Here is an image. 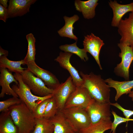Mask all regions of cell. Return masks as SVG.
Masks as SVG:
<instances>
[{"instance_id": "obj_31", "label": "cell", "mask_w": 133, "mask_h": 133, "mask_svg": "<svg viewBox=\"0 0 133 133\" xmlns=\"http://www.w3.org/2000/svg\"><path fill=\"white\" fill-rule=\"evenodd\" d=\"M110 104L115 107L122 111L126 118H130L131 116L133 115V110L125 109L117 103H112L110 102Z\"/></svg>"}, {"instance_id": "obj_29", "label": "cell", "mask_w": 133, "mask_h": 133, "mask_svg": "<svg viewBox=\"0 0 133 133\" xmlns=\"http://www.w3.org/2000/svg\"><path fill=\"white\" fill-rule=\"evenodd\" d=\"M50 98L45 100L39 104L32 112L35 119H39L44 118L45 109Z\"/></svg>"}, {"instance_id": "obj_30", "label": "cell", "mask_w": 133, "mask_h": 133, "mask_svg": "<svg viewBox=\"0 0 133 133\" xmlns=\"http://www.w3.org/2000/svg\"><path fill=\"white\" fill-rule=\"evenodd\" d=\"M111 113L113 115L114 118V121L112 124L111 129L112 133H116V128L119 124L129 121H133V119L127 118L119 116L113 110L112 111Z\"/></svg>"}, {"instance_id": "obj_12", "label": "cell", "mask_w": 133, "mask_h": 133, "mask_svg": "<svg viewBox=\"0 0 133 133\" xmlns=\"http://www.w3.org/2000/svg\"><path fill=\"white\" fill-rule=\"evenodd\" d=\"M73 54L69 52H60L59 55L54 59L60 66L67 70L71 77L73 82L76 87L82 86L83 81L77 70L71 64L70 60Z\"/></svg>"}, {"instance_id": "obj_4", "label": "cell", "mask_w": 133, "mask_h": 133, "mask_svg": "<svg viewBox=\"0 0 133 133\" xmlns=\"http://www.w3.org/2000/svg\"><path fill=\"white\" fill-rule=\"evenodd\" d=\"M62 111L69 122L78 132L80 130L87 127L91 123L90 118L85 109L74 107L64 108Z\"/></svg>"}, {"instance_id": "obj_34", "label": "cell", "mask_w": 133, "mask_h": 133, "mask_svg": "<svg viewBox=\"0 0 133 133\" xmlns=\"http://www.w3.org/2000/svg\"><path fill=\"white\" fill-rule=\"evenodd\" d=\"M8 0H0V4L2 5L4 7L7 8H8L7 2Z\"/></svg>"}, {"instance_id": "obj_20", "label": "cell", "mask_w": 133, "mask_h": 133, "mask_svg": "<svg viewBox=\"0 0 133 133\" xmlns=\"http://www.w3.org/2000/svg\"><path fill=\"white\" fill-rule=\"evenodd\" d=\"M112 122L110 117L102 118L98 122L91 123L87 127L81 129L78 133H104L106 131L111 129Z\"/></svg>"}, {"instance_id": "obj_19", "label": "cell", "mask_w": 133, "mask_h": 133, "mask_svg": "<svg viewBox=\"0 0 133 133\" xmlns=\"http://www.w3.org/2000/svg\"><path fill=\"white\" fill-rule=\"evenodd\" d=\"M98 0H89L83 1L76 0L74 5L76 9L81 12L84 17L87 19L93 18L95 15V10L98 4Z\"/></svg>"}, {"instance_id": "obj_16", "label": "cell", "mask_w": 133, "mask_h": 133, "mask_svg": "<svg viewBox=\"0 0 133 133\" xmlns=\"http://www.w3.org/2000/svg\"><path fill=\"white\" fill-rule=\"evenodd\" d=\"M54 126L53 133H78L65 116L62 111L50 119Z\"/></svg>"}, {"instance_id": "obj_33", "label": "cell", "mask_w": 133, "mask_h": 133, "mask_svg": "<svg viewBox=\"0 0 133 133\" xmlns=\"http://www.w3.org/2000/svg\"><path fill=\"white\" fill-rule=\"evenodd\" d=\"M8 54V52L6 50L2 49L1 46H0V57L2 55H5L7 56Z\"/></svg>"}, {"instance_id": "obj_8", "label": "cell", "mask_w": 133, "mask_h": 133, "mask_svg": "<svg viewBox=\"0 0 133 133\" xmlns=\"http://www.w3.org/2000/svg\"><path fill=\"white\" fill-rule=\"evenodd\" d=\"M110 103H101L93 99L85 108L91 123H97L102 118L110 117Z\"/></svg>"}, {"instance_id": "obj_24", "label": "cell", "mask_w": 133, "mask_h": 133, "mask_svg": "<svg viewBox=\"0 0 133 133\" xmlns=\"http://www.w3.org/2000/svg\"><path fill=\"white\" fill-rule=\"evenodd\" d=\"M54 126L50 119H35L34 128L31 133H53Z\"/></svg>"}, {"instance_id": "obj_5", "label": "cell", "mask_w": 133, "mask_h": 133, "mask_svg": "<svg viewBox=\"0 0 133 133\" xmlns=\"http://www.w3.org/2000/svg\"><path fill=\"white\" fill-rule=\"evenodd\" d=\"M21 74L24 82L35 95L43 97L52 94L54 90L48 87L41 79L27 68L24 70Z\"/></svg>"}, {"instance_id": "obj_26", "label": "cell", "mask_w": 133, "mask_h": 133, "mask_svg": "<svg viewBox=\"0 0 133 133\" xmlns=\"http://www.w3.org/2000/svg\"><path fill=\"white\" fill-rule=\"evenodd\" d=\"M28 43V49L27 53L23 59L25 65L30 62L35 61L36 49L35 42L36 39L32 33H30L26 36Z\"/></svg>"}, {"instance_id": "obj_14", "label": "cell", "mask_w": 133, "mask_h": 133, "mask_svg": "<svg viewBox=\"0 0 133 133\" xmlns=\"http://www.w3.org/2000/svg\"><path fill=\"white\" fill-rule=\"evenodd\" d=\"M36 0H10L8 8V18L21 16L29 11L31 6Z\"/></svg>"}, {"instance_id": "obj_32", "label": "cell", "mask_w": 133, "mask_h": 133, "mask_svg": "<svg viewBox=\"0 0 133 133\" xmlns=\"http://www.w3.org/2000/svg\"><path fill=\"white\" fill-rule=\"evenodd\" d=\"M8 8L0 4V20L5 22L8 18Z\"/></svg>"}, {"instance_id": "obj_22", "label": "cell", "mask_w": 133, "mask_h": 133, "mask_svg": "<svg viewBox=\"0 0 133 133\" xmlns=\"http://www.w3.org/2000/svg\"><path fill=\"white\" fill-rule=\"evenodd\" d=\"M64 18L65 24L58 31V33L61 37H68L77 41L78 38L73 32V30L74 29L73 25L79 20V17L77 15H75L70 17L65 16L64 17Z\"/></svg>"}, {"instance_id": "obj_10", "label": "cell", "mask_w": 133, "mask_h": 133, "mask_svg": "<svg viewBox=\"0 0 133 133\" xmlns=\"http://www.w3.org/2000/svg\"><path fill=\"white\" fill-rule=\"evenodd\" d=\"M27 68L35 76L41 79L49 88L54 89L60 84L56 77L52 73L38 66L35 61L26 64Z\"/></svg>"}, {"instance_id": "obj_1", "label": "cell", "mask_w": 133, "mask_h": 133, "mask_svg": "<svg viewBox=\"0 0 133 133\" xmlns=\"http://www.w3.org/2000/svg\"><path fill=\"white\" fill-rule=\"evenodd\" d=\"M79 74L83 81L82 87L87 89L93 99L101 103L110 102V87L100 75L92 72L89 74H85L82 72Z\"/></svg>"}, {"instance_id": "obj_25", "label": "cell", "mask_w": 133, "mask_h": 133, "mask_svg": "<svg viewBox=\"0 0 133 133\" xmlns=\"http://www.w3.org/2000/svg\"><path fill=\"white\" fill-rule=\"evenodd\" d=\"M77 41L73 44H65L60 46L59 49L65 52L73 53L78 56L82 60L87 61L88 57L87 54V52L84 49H81L77 45Z\"/></svg>"}, {"instance_id": "obj_15", "label": "cell", "mask_w": 133, "mask_h": 133, "mask_svg": "<svg viewBox=\"0 0 133 133\" xmlns=\"http://www.w3.org/2000/svg\"><path fill=\"white\" fill-rule=\"evenodd\" d=\"M0 85L2 87L0 98L3 97L5 94L18 97L10 86V84L13 82H15L17 85L18 84V81L14 75L6 68H0Z\"/></svg>"}, {"instance_id": "obj_3", "label": "cell", "mask_w": 133, "mask_h": 133, "mask_svg": "<svg viewBox=\"0 0 133 133\" xmlns=\"http://www.w3.org/2000/svg\"><path fill=\"white\" fill-rule=\"evenodd\" d=\"M13 75L18 81V84L17 85L13 84L11 88L22 102L32 112L41 102L52 97V94L43 97L33 94L29 87L23 81L20 74L15 73Z\"/></svg>"}, {"instance_id": "obj_11", "label": "cell", "mask_w": 133, "mask_h": 133, "mask_svg": "<svg viewBox=\"0 0 133 133\" xmlns=\"http://www.w3.org/2000/svg\"><path fill=\"white\" fill-rule=\"evenodd\" d=\"M117 27L121 36L120 43L133 48V12L129 14L128 18L122 19Z\"/></svg>"}, {"instance_id": "obj_23", "label": "cell", "mask_w": 133, "mask_h": 133, "mask_svg": "<svg viewBox=\"0 0 133 133\" xmlns=\"http://www.w3.org/2000/svg\"><path fill=\"white\" fill-rule=\"evenodd\" d=\"M25 65L23 60L18 61H14L9 59L7 56L2 55L0 57V68L7 69L11 72L21 74L26 68H23L21 65Z\"/></svg>"}, {"instance_id": "obj_13", "label": "cell", "mask_w": 133, "mask_h": 133, "mask_svg": "<svg viewBox=\"0 0 133 133\" xmlns=\"http://www.w3.org/2000/svg\"><path fill=\"white\" fill-rule=\"evenodd\" d=\"M84 49L94 57L100 69H102L99 59L100 51L104 44L103 41L93 33L84 36L83 41Z\"/></svg>"}, {"instance_id": "obj_7", "label": "cell", "mask_w": 133, "mask_h": 133, "mask_svg": "<svg viewBox=\"0 0 133 133\" xmlns=\"http://www.w3.org/2000/svg\"><path fill=\"white\" fill-rule=\"evenodd\" d=\"M76 87L70 76L64 83H60L53 90L52 97L56 101L59 110L62 111L64 108L66 101Z\"/></svg>"}, {"instance_id": "obj_6", "label": "cell", "mask_w": 133, "mask_h": 133, "mask_svg": "<svg viewBox=\"0 0 133 133\" xmlns=\"http://www.w3.org/2000/svg\"><path fill=\"white\" fill-rule=\"evenodd\" d=\"M118 46L121 50L119 56L121 58V61L115 68L114 72L117 75L123 78L126 81H129V69L133 61V48L120 43L118 44Z\"/></svg>"}, {"instance_id": "obj_28", "label": "cell", "mask_w": 133, "mask_h": 133, "mask_svg": "<svg viewBox=\"0 0 133 133\" xmlns=\"http://www.w3.org/2000/svg\"><path fill=\"white\" fill-rule=\"evenodd\" d=\"M22 102L18 98L13 97L0 102V112L7 111L11 107L20 103Z\"/></svg>"}, {"instance_id": "obj_18", "label": "cell", "mask_w": 133, "mask_h": 133, "mask_svg": "<svg viewBox=\"0 0 133 133\" xmlns=\"http://www.w3.org/2000/svg\"><path fill=\"white\" fill-rule=\"evenodd\" d=\"M105 81L110 87H113L116 90V94L115 100L116 101L122 95L129 94L133 89V80L121 82L109 78Z\"/></svg>"}, {"instance_id": "obj_27", "label": "cell", "mask_w": 133, "mask_h": 133, "mask_svg": "<svg viewBox=\"0 0 133 133\" xmlns=\"http://www.w3.org/2000/svg\"><path fill=\"white\" fill-rule=\"evenodd\" d=\"M58 110L56 101L52 97L50 98L47 105L44 118L50 119L55 116Z\"/></svg>"}, {"instance_id": "obj_2", "label": "cell", "mask_w": 133, "mask_h": 133, "mask_svg": "<svg viewBox=\"0 0 133 133\" xmlns=\"http://www.w3.org/2000/svg\"><path fill=\"white\" fill-rule=\"evenodd\" d=\"M9 109L18 133H31L35 126V119L25 104L22 102L11 107Z\"/></svg>"}, {"instance_id": "obj_35", "label": "cell", "mask_w": 133, "mask_h": 133, "mask_svg": "<svg viewBox=\"0 0 133 133\" xmlns=\"http://www.w3.org/2000/svg\"><path fill=\"white\" fill-rule=\"evenodd\" d=\"M129 96L131 98L133 101V89L129 94Z\"/></svg>"}, {"instance_id": "obj_9", "label": "cell", "mask_w": 133, "mask_h": 133, "mask_svg": "<svg viewBox=\"0 0 133 133\" xmlns=\"http://www.w3.org/2000/svg\"><path fill=\"white\" fill-rule=\"evenodd\" d=\"M93 99L86 88L76 87L66 101L64 108L78 107L85 109Z\"/></svg>"}, {"instance_id": "obj_21", "label": "cell", "mask_w": 133, "mask_h": 133, "mask_svg": "<svg viewBox=\"0 0 133 133\" xmlns=\"http://www.w3.org/2000/svg\"><path fill=\"white\" fill-rule=\"evenodd\" d=\"M0 133H18V129L11 116L10 110L1 112Z\"/></svg>"}, {"instance_id": "obj_17", "label": "cell", "mask_w": 133, "mask_h": 133, "mask_svg": "<svg viewBox=\"0 0 133 133\" xmlns=\"http://www.w3.org/2000/svg\"><path fill=\"white\" fill-rule=\"evenodd\" d=\"M109 5L113 12V16L111 22V25L117 27L123 16L128 12H133V2L126 4H121L117 1L110 0Z\"/></svg>"}]
</instances>
